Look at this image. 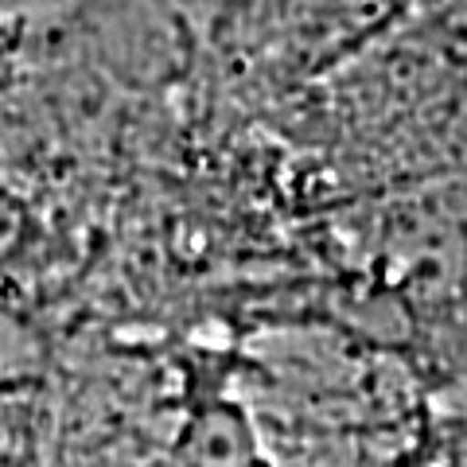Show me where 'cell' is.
I'll use <instances>...</instances> for the list:
<instances>
[{
	"instance_id": "cell-1",
	"label": "cell",
	"mask_w": 467,
	"mask_h": 467,
	"mask_svg": "<svg viewBox=\"0 0 467 467\" xmlns=\"http://www.w3.org/2000/svg\"><path fill=\"white\" fill-rule=\"evenodd\" d=\"M444 47L467 63V0H448L444 8Z\"/></svg>"
}]
</instances>
